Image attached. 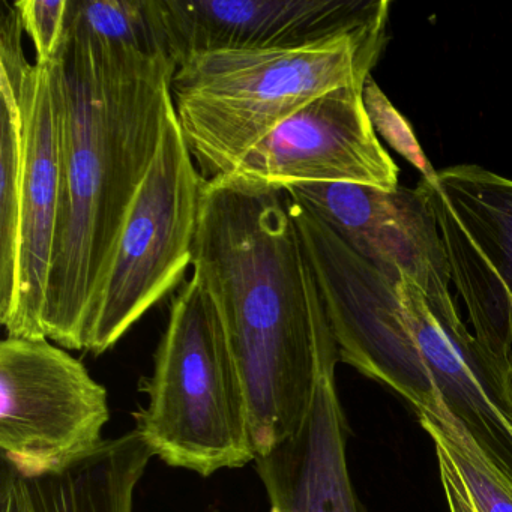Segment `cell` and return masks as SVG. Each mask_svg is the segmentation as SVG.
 <instances>
[{"label": "cell", "mask_w": 512, "mask_h": 512, "mask_svg": "<svg viewBox=\"0 0 512 512\" xmlns=\"http://www.w3.org/2000/svg\"><path fill=\"white\" fill-rule=\"evenodd\" d=\"M193 269L244 379L256 457L268 454L304 428L340 362L286 191L205 181Z\"/></svg>", "instance_id": "cell-1"}, {"label": "cell", "mask_w": 512, "mask_h": 512, "mask_svg": "<svg viewBox=\"0 0 512 512\" xmlns=\"http://www.w3.org/2000/svg\"><path fill=\"white\" fill-rule=\"evenodd\" d=\"M176 64L68 25L53 62L62 190L44 334L85 350L95 295L173 112Z\"/></svg>", "instance_id": "cell-2"}, {"label": "cell", "mask_w": 512, "mask_h": 512, "mask_svg": "<svg viewBox=\"0 0 512 512\" xmlns=\"http://www.w3.org/2000/svg\"><path fill=\"white\" fill-rule=\"evenodd\" d=\"M338 359L425 409L437 403L512 482V376L467 328L407 278L392 280L290 202Z\"/></svg>", "instance_id": "cell-3"}, {"label": "cell", "mask_w": 512, "mask_h": 512, "mask_svg": "<svg viewBox=\"0 0 512 512\" xmlns=\"http://www.w3.org/2000/svg\"><path fill=\"white\" fill-rule=\"evenodd\" d=\"M388 41V25H380L304 46L185 58L173 74L172 101L203 179L232 173L251 149L316 98L364 86Z\"/></svg>", "instance_id": "cell-4"}, {"label": "cell", "mask_w": 512, "mask_h": 512, "mask_svg": "<svg viewBox=\"0 0 512 512\" xmlns=\"http://www.w3.org/2000/svg\"><path fill=\"white\" fill-rule=\"evenodd\" d=\"M148 406L136 413V430L164 463L211 476L256 460L244 379L220 313L196 277L170 307L143 382Z\"/></svg>", "instance_id": "cell-5"}, {"label": "cell", "mask_w": 512, "mask_h": 512, "mask_svg": "<svg viewBox=\"0 0 512 512\" xmlns=\"http://www.w3.org/2000/svg\"><path fill=\"white\" fill-rule=\"evenodd\" d=\"M203 184L173 107L95 295L85 350L115 347L179 286L193 265Z\"/></svg>", "instance_id": "cell-6"}, {"label": "cell", "mask_w": 512, "mask_h": 512, "mask_svg": "<svg viewBox=\"0 0 512 512\" xmlns=\"http://www.w3.org/2000/svg\"><path fill=\"white\" fill-rule=\"evenodd\" d=\"M107 389L49 338L0 344V451L25 475L62 469L94 452L109 422Z\"/></svg>", "instance_id": "cell-7"}, {"label": "cell", "mask_w": 512, "mask_h": 512, "mask_svg": "<svg viewBox=\"0 0 512 512\" xmlns=\"http://www.w3.org/2000/svg\"><path fill=\"white\" fill-rule=\"evenodd\" d=\"M476 340L512 376V179L458 164L418 182Z\"/></svg>", "instance_id": "cell-8"}, {"label": "cell", "mask_w": 512, "mask_h": 512, "mask_svg": "<svg viewBox=\"0 0 512 512\" xmlns=\"http://www.w3.org/2000/svg\"><path fill=\"white\" fill-rule=\"evenodd\" d=\"M284 191L377 271L392 280L407 278L442 313L460 314L449 290L439 223L421 185L385 191L359 184H299Z\"/></svg>", "instance_id": "cell-9"}, {"label": "cell", "mask_w": 512, "mask_h": 512, "mask_svg": "<svg viewBox=\"0 0 512 512\" xmlns=\"http://www.w3.org/2000/svg\"><path fill=\"white\" fill-rule=\"evenodd\" d=\"M362 89L347 86L311 101L226 176L277 190L299 184H359L394 190L400 170L374 133Z\"/></svg>", "instance_id": "cell-10"}, {"label": "cell", "mask_w": 512, "mask_h": 512, "mask_svg": "<svg viewBox=\"0 0 512 512\" xmlns=\"http://www.w3.org/2000/svg\"><path fill=\"white\" fill-rule=\"evenodd\" d=\"M170 56L304 46L388 25V0H158Z\"/></svg>", "instance_id": "cell-11"}, {"label": "cell", "mask_w": 512, "mask_h": 512, "mask_svg": "<svg viewBox=\"0 0 512 512\" xmlns=\"http://www.w3.org/2000/svg\"><path fill=\"white\" fill-rule=\"evenodd\" d=\"M26 122L19 292L8 337L47 338L44 308L61 208V118L52 64H37L22 94Z\"/></svg>", "instance_id": "cell-12"}, {"label": "cell", "mask_w": 512, "mask_h": 512, "mask_svg": "<svg viewBox=\"0 0 512 512\" xmlns=\"http://www.w3.org/2000/svg\"><path fill=\"white\" fill-rule=\"evenodd\" d=\"M349 424L335 385L323 377L307 424L254 460L271 512H368L347 461Z\"/></svg>", "instance_id": "cell-13"}, {"label": "cell", "mask_w": 512, "mask_h": 512, "mask_svg": "<svg viewBox=\"0 0 512 512\" xmlns=\"http://www.w3.org/2000/svg\"><path fill=\"white\" fill-rule=\"evenodd\" d=\"M152 457L134 428L41 475H25L0 458V512H133L137 484Z\"/></svg>", "instance_id": "cell-14"}, {"label": "cell", "mask_w": 512, "mask_h": 512, "mask_svg": "<svg viewBox=\"0 0 512 512\" xmlns=\"http://www.w3.org/2000/svg\"><path fill=\"white\" fill-rule=\"evenodd\" d=\"M0 322H7L19 292L20 224L26 122L22 95L0 82Z\"/></svg>", "instance_id": "cell-15"}, {"label": "cell", "mask_w": 512, "mask_h": 512, "mask_svg": "<svg viewBox=\"0 0 512 512\" xmlns=\"http://www.w3.org/2000/svg\"><path fill=\"white\" fill-rule=\"evenodd\" d=\"M422 430L440 446L463 479L479 512H512V482L485 457L463 424L437 403L416 410Z\"/></svg>", "instance_id": "cell-16"}, {"label": "cell", "mask_w": 512, "mask_h": 512, "mask_svg": "<svg viewBox=\"0 0 512 512\" xmlns=\"http://www.w3.org/2000/svg\"><path fill=\"white\" fill-rule=\"evenodd\" d=\"M67 23L98 40L172 58L158 0H68Z\"/></svg>", "instance_id": "cell-17"}, {"label": "cell", "mask_w": 512, "mask_h": 512, "mask_svg": "<svg viewBox=\"0 0 512 512\" xmlns=\"http://www.w3.org/2000/svg\"><path fill=\"white\" fill-rule=\"evenodd\" d=\"M362 100H364L365 110H367L368 118L373 125L374 133L382 137L388 146H391L397 154L406 158L415 169H418L422 178L434 181L437 178V172L422 151L412 127L406 118L395 109L394 104L379 88L373 76L368 77L365 82L364 89H362Z\"/></svg>", "instance_id": "cell-18"}, {"label": "cell", "mask_w": 512, "mask_h": 512, "mask_svg": "<svg viewBox=\"0 0 512 512\" xmlns=\"http://www.w3.org/2000/svg\"><path fill=\"white\" fill-rule=\"evenodd\" d=\"M14 5L37 52L35 62H55L67 31L68 0H19Z\"/></svg>", "instance_id": "cell-19"}, {"label": "cell", "mask_w": 512, "mask_h": 512, "mask_svg": "<svg viewBox=\"0 0 512 512\" xmlns=\"http://www.w3.org/2000/svg\"><path fill=\"white\" fill-rule=\"evenodd\" d=\"M434 454L439 467L440 484H442L443 496H445L448 512H479L475 502L470 497L463 479L458 475L452 461L440 446H434Z\"/></svg>", "instance_id": "cell-20"}]
</instances>
